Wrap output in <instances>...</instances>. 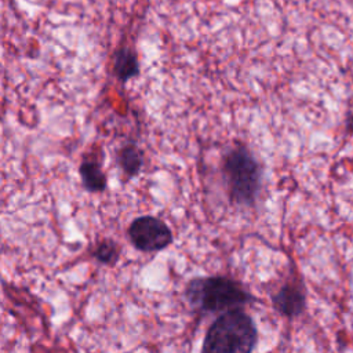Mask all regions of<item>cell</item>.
Wrapping results in <instances>:
<instances>
[{"mask_svg": "<svg viewBox=\"0 0 353 353\" xmlns=\"http://www.w3.org/2000/svg\"><path fill=\"white\" fill-rule=\"evenodd\" d=\"M256 339L254 320L241 307H236L223 312L210 325L201 353H252Z\"/></svg>", "mask_w": 353, "mask_h": 353, "instance_id": "cell-1", "label": "cell"}, {"mask_svg": "<svg viewBox=\"0 0 353 353\" xmlns=\"http://www.w3.org/2000/svg\"><path fill=\"white\" fill-rule=\"evenodd\" d=\"M188 302L200 312H226L252 301V296L236 280L212 276L199 277L185 288Z\"/></svg>", "mask_w": 353, "mask_h": 353, "instance_id": "cell-2", "label": "cell"}, {"mask_svg": "<svg viewBox=\"0 0 353 353\" xmlns=\"http://www.w3.org/2000/svg\"><path fill=\"white\" fill-rule=\"evenodd\" d=\"M223 176L232 201L244 205L255 203L261 189V167L247 148L237 146L225 154Z\"/></svg>", "mask_w": 353, "mask_h": 353, "instance_id": "cell-3", "label": "cell"}, {"mask_svg": "<svg viewBox=\"0 0 353 353\" xmlns=\"http://www.w3.org/2000/svg\"><path fill=\"white\" fill-rule=\"evenodd\" d=\"M128 237L135 248L145 252L161 251L172 243V233L167 223L152 215L135 218L130 223Z\"/></svg>", "mask_w": 353, "mask_h": 353, "instance_id": "cell-4", "label": "cell"}, {"mask_svg": "<svg viewBox=\"0 0 353 353\" xmlns=\"http://www.w3.org/2000/svg\"><path fill=\"white\" fill-rule=\"evenodd\" d=\"M273 305L284 316H296L303 310L305 298L298 288L292 285H284L273 296Z\"/></svg>", "mask_w": 353, "mask_h": 353, "instance_id": "cell-5", "label": "cell"}, {"mask_svg": "<svg viewBox=\"0 0 353 353\" xmlns=\"http://www.w3.org/2000/svg\"><path fill=\"white\" fill-rule=\"evenodd\" d=\"M113 72L120 81H128L139 73V63L137 54L130 47H120L114 52Z\"/></svg>", "mask_w": 353, "mask_h": 353, "instance_id": "cell-6", "label": "cell"}, {"mask_svg": "<svg viewBox=\"0 0 353 353\" xmlns=\"http://www.w3.org/2000/svg\"><path fill=\"white\" fill-rule=\"evenodd\" d=\"M79 174L84 188L90 192H102L106 188V175L101 165L92 160H84L79 167Z\"/></svg>", "mask_w": 353, "mask_h": 353, "instance_id": "cell-7", "label": "cell"}, {"mask_svg": "<svg viewBox=\"0 0 353 353\" xmlns=\"http://www.w3.org/2000/svg\"><path fill=\"white\" fill-rule=\"evenodd\" d=\"M117 160H119L120 167L123 168V171L127 175L135 176L142 168L143 153L137 148V145L128 143L119 150Z\"/></svg>", "mask_w": 353, "mask_h": 353, "instance_id": "cell-8", "label": "cell"}, {"mask_svg": "<svg viewBox=\"0 0 353 353\" xmlns=\"http://www.w3.org/2000/svg\"><path fill=\"white\" fill-rule=\"evenodd\" d=\"M94 256L101 263L114 265L120 256V248L114 241L103 240L94 250Z\"/></svg>", "mask_w": 353, "mask_h": 353, "instance_id": "cell-9", "label": "cell"}]
</instances>
